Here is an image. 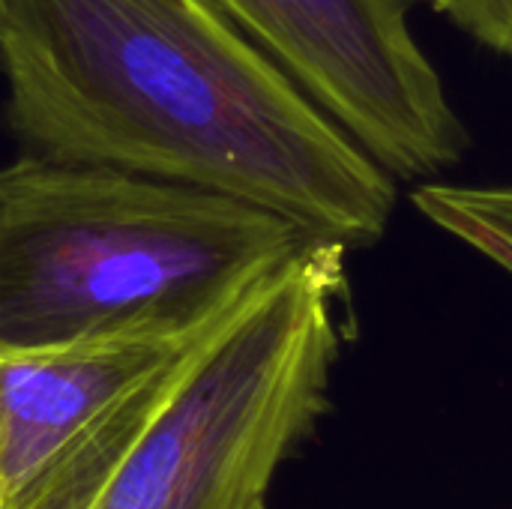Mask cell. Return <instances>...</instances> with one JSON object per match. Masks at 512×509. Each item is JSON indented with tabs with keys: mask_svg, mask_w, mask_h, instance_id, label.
Segmentation results:
<instances>
[{
	"mask_svg": "<svg viewBox=\"0 0 512 509\" xmlns=\"http://www.w3.org/2000/svg\"><path fill=\"white\" fill-rule=\"evenodd\" d=\"M3 117L21 153L117 168L375 246L387 174L210 0H0Z\"/></svg>",
	"mask_w": 512,
	"mask_h": 509,
	"instance_id": "6da1fadb",
	"label": "cell"
},
{
	"mask_svg": "<svg viewBox=\"0 0 512 509\" xmlns=\"http://www.w3.org/2000/svg\"><path fill=\"white\" fill-rule=\"evenodd\" d=\"M309 240L225 195L21 153L0 165V354L195 336Z\"/></svg>",
	"mask_w": 512,
	"mask_h": 509,
	"instance_id": "7a4b0ae2",
	"label": "cell"
},
{
	"mask_svg": "<svg viewBox=\"0 0 512 509\" xmlns=\"http://www.w3.org/2000/svg\"><path fill=\"white\" fill-rule=\"evenodd\" d=\"M348 246L312 237L138 384L18 509H264L327 408Z\"/></svg>",
	"mask_w": 512,
	"mask_h": 509,
	"instance_id": "3957f363",
	"label": "cell"
},
{
	"mask_svg": "<svg viewBox=\"0 0 512 509\" xmlns=\"http://www.w3.org/2000/svg\"><path fill=\"white\" fill-rule=\"evenodd\" d=\"M387 174L435 177L471 132L411 33V0H210Z\"/></svg>",
	"mask_w": 512,
	"mask_h": 509,
	"instance_id": "277c9868",
	"label": "cell"
},
{
	"mask_svg": "<svg viewBox=\"0 0 512 509\" xmlns=\"http://www.w3.org/2000/svg\"><path fill=\"white\" fill-rule=\"evenodd\" d=\"M195 336L0 354L3 509L21 507L138 384L177 357Z\"/></svg>",
	"mask_w": 512,
	"mask_h": 509,
	"instance_id": "5b68a950",
	"label": "cell"
},
{
	"mask_svg": "<svg viewBox=\"0 0 512 509\" xmlns=\"http://www.w3.org/2000/svg\"><path fill=\"white\" fill-rule=\"evenodd\" d=\"M411 201L432 225L512 276V186L423 183Z\"/></svg>",
	"mask_w": 512,
	"mask_h": 509,
	"instance_id": "8992f818",
	"label": "cell"
},
{
	"mask_svg": "<svg viewBox=\"0 0 512 509\" xmlns=\"http://www.w3.org/2000/svg\"><path fill=\"white\" fill-rule=\"evenodd\" d=\"M429 6L483 48L512 60V0H429Z\"/></svg>",
	"mask_w": 512,
	"mask_h": 509,
	"instance_id": "52a82bcc",
	"label": "cell"
},
{
	"mask_svg": "<svg viewBox=\"0 0 512 509\" xmlns=\"http://www.w3.org/2000/svg\"><path fill=\"white\" fill-rule=\"evenodd\" d=\"M0 509H3V504H0Z\"/></svg>",
	"mask_w": 512,
	"mask_h": 509,
	"instance_id": "ba28073f",
	"label": "cell"
}]
</instances>
